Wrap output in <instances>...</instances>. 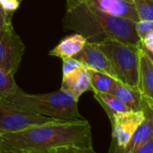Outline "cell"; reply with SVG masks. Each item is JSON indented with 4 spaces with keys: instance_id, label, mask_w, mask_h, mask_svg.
Instances as JSON below:
<instances>
[{
    "instance_id": "6da1fadb",
    "label": "cell",
    "mask_w": 153,
    "mask_h": 153,
    "mask_svg": "<svg viewBox=\"0 0 153 153\" xmlns=\"http://www.w3.org/2000/svg\"><path fill=\"white\" fill-rule=\"evenodd\" d=\"M69 145L92 147L89 121L54 120L0 136L1 153L46 152Z\"/></svg>"
},
{
    "instance_id": "7a4b0ae2",
    "label": "cell",
    "mask_w": 153,
    "mask_h": 153,
    "mask_svg": "<svg viewBox=\"0 0 153 153\" xmlns=\"http://www.w3.org/2000/svg\"><path fill=\"white\" fill-rule=\"evenodd\" d=\"M64 27L82 35L87 42L100 44L116 39L126 44L141 46L135 22L110 15L86 0H65Z\"/></svg>"
},
{
    "instance_id": "3957f363",
    "label": "cell",
    "mask_w": 153,
    "mask_h": 153,
    "mask_svg": "<svg viewBox=\"0 0 153 153\" xmlns=\"http://www.w3.org/2000/svg\"><path fill=\"white\" fill-rule=\"evenodd\" d=\"M5 100L23 110L56 120L83 119L78 109L79 100L62 89L50 93L30 94L17 87Z\"/></svg>"
},
{
    "instance_id": "277c9868",
    "label": "cell",
    "mask_w": 153,
    "mask_h": 153,
    "mask_svg": "<svg viewBox=\"0 0 153 153\" xmlns=\"http://www.w3.org/2000/svg\"><path fill=\"white\" fill-rule=\"evenodd\" d=\"M97 45L109 60L117 79L139 89L141 46L129 45L116 39H107Z\"/></svg>"
},
{
    "instance_id": "5b68a950",
    "label": "cell",
    "mask_w": 153,
    "mask_h": 153,
    "mask_svg": "<svg viewBox=\"0 0 153 153\" xmlns=\"http://www.w3.org/2000/svg\"><path fill=\"white\" fill-rule=\"evenodd\" d=\"M56 119L23 110L5 99H0V136Z\"/></svg>"
},
{
    "instance_id": "8992f818",
    "label": "cell",
    "mask_w": 153,
    "mask_h": 153,
    "mask_svg": "<svg viewBox=\"0 0 153 153\" xmlns=\"http://www.w3.org/2000/svg\"><path fill=\"white\" fill-rule=\"evenodd\" d=\"M25 46L13 27V23L0 28V67L15 74L24 55Z\"/></svg>"
},
{
    "instance_id": "52a82bcc",
    "label": "cell",
    "mask_w": 153,
    "mask_h": 153,
    "mask_svg": "<svg viewBox=\"0 0 153 153\" xmlns=\"http://www.w3.org/2000/svg\"><path fill=\"white\" fill-rule=\"evenodd\" d=\"M145 113L143 108L139 111H126L117 113L110 120L112 126L113 152L121 151L128 143L129 140L143 122Z\"/></svg>"
},
{
    "instance_id": "ba28073f",
    "label": "cell",
    "mask_w": 153,
    "mask_h": 153,
    "mask_svg": "<svg viewBox=\"0 0 153 153\" xmlns=\"http://www.w3.org/2000/svg\"><path fill=\"white\" fill-rule=\"evenodd\" d=\"M74 58L80 61L86 68L107 74L117 79L115 71L109 60L97 44L87 42L83 49L76 55Z\"/></svg>"
},
{
    "instance_id": "9c48e42d",
    "label": "cell",
    "mask_w": 153,
    "mask_h": 153,
    "mask_svg": "<svg viewBox=\"0 0 153 153\" xmlns=\"http://www.w3.org/2000/svg\"><path fill=\"white\" fill-rule=\"evenodd\" d=\"M61 89L70 92L77 100H79L84 92L91 91L88 69L82 65L72 73L63 75Z\"/></svg>"
},
{
    "instance_id": "30bf717a",
    "label": "cell",
    "mask_w": 153,
    "mask_h": 153,
    "mask_svg": "<svg viewBox=\"0 0 153 153\" xmlns=\"http://www.w3.org/2000/svg\"><path fill=\"white\" fill-rule=\"evenodd\" d=\"M98 9L116 17L127 19L133 22H139V17L134 4L122 0H86Z\"/></svg>"
},
{
    "instance_id": "8fae6325",
    "label": "cell",
    "mask_w": 153,
    "mask_h": 153,
    "mask_svg": "<svg viewBox=\"0 0 153 153\" xmlns=\"http://www.w3.org/2000/svg\"><path fill=\"white\" fill-rule=\"evenodd\" d=\"M143 110L145 113V118L137 128V130L134 132L126 146L121 151L113 153H134L141 145H143L144 143L153 137L152 111L150 106L146 103V101L143 106Z\"/></svg>"
},
{
    "instance_id": "7c38bea8",
    "label": "cell",
    "mask_w": 153,
    "mask_h": 153,
    "mask_svg": "<svg viewBox=\"0 0 153 153\" xmlns=\"http://www.w3.org/2000/svg\"><path fill=\"white\" fill-rule=\"evenodd\" d=\"M139 90L150 106H153V64L144 51L140 49Z\"/></svg>"
},
{
    "instance_id": "4fadbf2b",
    "label": "cell",
    "mask_w": 153,
    "mask_h": 153,
    "mask_svg": "<svg viewBox=\"0 0 153 153\" xmlns=\"http://www.w3.org/2000/svg\"><path fill=\"white\" fill-rule=\"evenodd\" d=\"M87 39L79 33H74L64 38L52 50L49 51V56H56L63 59L74 57L84 48Z\"/></svg>"
},
{
    "instance_id": "5bb4252c",
    "label": "cell",
    "mask_w": 153,
    "mask_h": 153,
    "mask_svg": "<svg viewBox=\"0 0 153 153\" xmlns=\"http://www.w3.org/2000/svg\"><path fill=\"white\" fill-rule=\"evenodd\" d=\"M112 94L117 97L131 110L139 111L143 108L145 100L140 90L137 88H134L118 82Z\"/></svg>"
},
{
    "instance_id": "9a60e30c",
    "label": "cell",
    "mask_w": 153,
    "mask_h": 153,
    "mask_svg": "<svg viewBox=\"0 0 153 153\" xmlns=\"http://www.w3.org/2000/svg\"><path fill=\"white\" fill-rule=\"evenodd\" d=\"M87 69H88V74L90 76V80H91V91H93V93L100 92V93H111L112 94L115 87L117 86L119 81L107 74L97 72L89 68Z\"/></svg>"
},
{
    "instance_id": "2e32d148",
    "label": "cell",
    "mask_w": 153,
    "mask_h": 153,
    "mask_svg": "<svg viewBox=\"0 0 153 153\" xmlns=\"http://www.w3.org/2000/svg\"><path fill=\"white\" fill-rule=\"evenodd\" d=\"M95 100L101 105V107L106 111L109 119L113 117V116L117 113L130 111L131 109L123 103L117 97L111 93H94Z\"/></svg>"
},
{
    "instance_id": "e0dca14e",
    "label": "cell",
    "mask_w": 153,
    "mask_h": 153,
    "mask_svg": "<svg viewBox=\"0 0 153 153\" xmlns=\"http://www.w3.org/2000/svg\"><path fill=\"white\" fill-rule=\"evenodd\" d=\"M17 87L14 75L6 73L0 67V99H6Z\"/></svg>"
},
{
    "instance_id": "ac0fdd59",
    "label": "cell",
    "mask_w": 153,
    "mask_h": 153,
    "mask_svg": "<svg viewBox=\"0 0 153 153\" xmlns=\"http://www.w3.org/2000/svg\"><path fill=\"white\" fill-rule=\"evenodd\" d=\"M139 21H153V0H134Z\"/></svg>"
},
{
    "instance_id": "d6986e66",
    "label": "cell",
    "mask_w": 153,
    "mask_h": 153,
    "mask_svg": "<svg viewBox=\"0 0 153 153\" xmlns=\"http://www.w3.org/2000/svg\"><path fill=\"white\" fill-rule=\"evenodd\" d=\"M45 153H97L92 147H79V146H62L52 150L46 151Z\"/></svg>"
},
{
    "instance_id": "ffe728a7",
    "label": "cell",
    "mask_w": 153,
    "mask_h": 153,
    "mask_svg": "<svg viewBox=\"0 0 153 153\" xmlns=\"http://www.w3.org/2000/svg\"><path fill=\"white\" fill-rule=\"evenodd\" d=\"M135 30L139 39L142 40L153 31V21H139L135 23Z\"/></svg>"
},
{
    "instance_id": "44dd1931",
    "label": "cell",
    "mask_w": 153,
    "mask_h": 153,
    "mask_svg": "<svg viewBox=\"0 0 153 153\" xmlns=\"http://www.w3.org/2000/svg\"><path fill=\"white\" fill-rule=\"evenodd\" d=\"M20 4L21 3L18 0H0V6L11 19H13V15L19 8Z\"/></svg>"
},
{
    "instance_id": "7402d4cb",
    "label": "cell",
    "mask_w": 153,
    "mask_h": 153,
    "mask_svg": "<svg viewBox=\"0 0 153 153\" xmlns=\"http://www.w3.org/2000/svg\"><path fill=\"white\" fill-rule=\"evenodd\" d=\"M83 65L74 57L63 59V75L68 74L73 71L82 67Z\"/></svg>"
},
{
    "instance_id": "603a6c76",
    "label": "cell",
    "mask_w": 153,
    "mask_h": 153,
    "mask_svg": "<svg viewBox=\"0 0 153 153\" xmlns=\"http://www.w3.org/2000/svg\"><path fill=\"white\" fill-rule=\"evenodd\" d=\"M134 153H153V137L141 145Z\"/></svg>"
},
{
    "instance_id": "cb8c5ba5",
    "label": "cell",
    "mask_w": 153,
    "mask_h": 153,
    "mask_svg": "<svg viewBox=\"0 0 153 153\" xmlns=\"http://www.w3.org/2000/svg\"><path fill=\"white\" fill-rule=\"evenodd\" d=\"M142 47L145 48L146 49L153 52V31L150 32L143 40H142Z\"/></svg>"
},
{
    "instance_id": "d4e9b609",
    "label": "cell",
    "mask_w": 153,
    "mask_h": 153,
    "mask_svg": "<svg viewBox=\"0 0 153 153\" xmlns=\"http://www.w3.org/2000/svg\"><path fill=\"white\" fill-rule=\"evenodd\" d=\"M11 23H12V19L7 16V14L4 12V10L0 6V28L4 27Z\"/></svg>"
},
{
    "instance_id": "484cf974",
    "label": "cell",
    "mask_w": 153,
    "mask_h": 153,
    "mask_svg": "<svg viewBox=\"0 0 153 153\" xmlns=\"http://www.w3.org/2000/svg\"><path fill=\"white\" fill-rule=\"evenodd\" d=\"M141 48L144 51V53L148 56V57L151 59V61L152 62V64H153V52L150 51V50H148V49H146V48H143V47H142V45H141Z\"/></svg>"
},
{
    "instance_id": "4316f807",
    "label": "cell",
    "mask_w": 153,
    "mask_h": 153,
    "mask_svg": "<svg viewBox=\"0 0 153 153\" xmlns=\"http://www.w3.org/2000/svg\"><path fill=\"white\" fill-rule=\"evenodd\" d=\"M150 106V105H149ZM151 111H152V134H153V106H150Z\"/></svg>"
},
{
    "instance_id": "83f0119b",
    "label": "cell",
    "mask_w": 153,
    "mask_h": 153,
    "mask_svg": "<svg viewBox=\"0 0 153 153\" xmlns=\"http://www.w3.org/2000/svg\"><path fill=\"white\" fill-rule=\"evenodd\" d=\"M46 152H16V153H45Z\"/></svg>"
},
{
    "instance_id": "f1b7e54d",
    "label": "cell",
    "mask_w": 153,
    "mask_h": 153,
    "mask_svg": "<svg viewBox=\"0 0 153 153\" xmlns=\"http://www.w3.org/2000/svg\"><path fill=\"white\" fill-rule=\"evenodd\" d=\"M124 2H126V3H130V4H133V1L134 0H122Z\"/></svg>"
},
{
    "instance_id": "f546056e",
    "label": "cell",
    "mask_w": 153,
    "mask_h": 153,
    "mask_svg": "<svg viewBox=\"0 0 153 153\" xmlns=\"http://www.w3.org/2000/svg\"><path fill=\"white\" fill-rule=\"evenodd\" d=\"M18 1H19L20 3H22V0H18Z\"/></svg>"
},
{
    "instance_id": "4dcf8cb0",
    "label": "cell",
    "mask_w": 153,
    "mask_h": 153,
    "mask_svg": "<svg viewBox=\"0 0 153 153\" xmlns=\"http://www.w3.org/2000/svg\"><path fill=\"white\" fill-rule=\"evenodd\" d=\"M0 153H1V152H0Z\"/></svg>"
}]
</instances>
